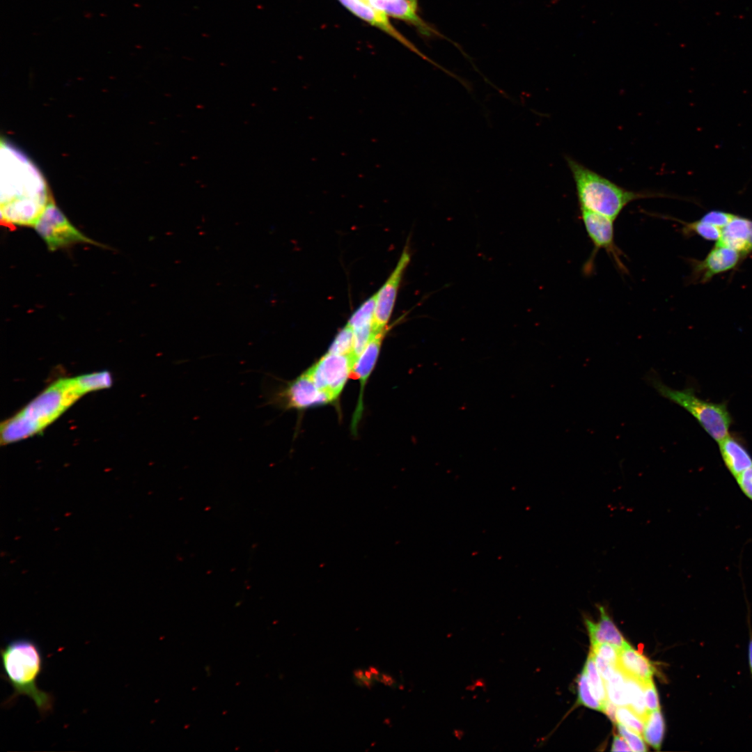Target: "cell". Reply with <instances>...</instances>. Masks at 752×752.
Here are the masks:
<instances>
[{
    "instance_id": "cell-30",
    "label": "cell",
    "mask_w": 752,
    "mask_h": 752,
    "mask_svg": "<svg viewBox=\"0 0 752 752\" xmlns=\"http://www.w3.org/2000/svg\"><path fill=\"white\" fill-rule=\"evenodd\" d=\"M616 724L620 735L625 739L632 751L643 752L647 751L646 746L639 734L620 723Z\"/></svg>"
},
{
    "instance_id": "cell-15",
    "label": "cell",
    "mask_w": 752,
    "mask_h": 752,
    "mask_svg": "<svg viewBox=\"0 0 752 752\" xmlns=\"http://www.w3.org/2000/svg\"><path fill=\"white\" fill-rule=\"evenodd\" d=\"M751 219L735 214L734 218L721 229L720 238L715 244L728 247L739 252L744 259L749 252Z\"/></svg>"
},
{
    "instance_id": "cell-10",
    "label": "cell",
    "mask_w": 752,
    "mask_h": 752,
    "mask_svg": "<svg viewBox=\"0 0 752 752\" xmlns=\"http://www.w3.org/2000/svg\"><path fill=\"white\" fill-rule=\"evenodd\" d=\"M744 260L739 252L728 247L714 244L703 259H689L688 262L691 267L689 283L693 284L708 283L718 274L735 270Z\"/></svg>"
},
{
    "instance_id": "cell-1",
    "label": "cell",
    "mask_w": 752,
    "mask_h": 752,
    "mask_svg": "<svg viewBox=\"0 0 752 752\" xmlns=\"http://www.w3.org/2000/svg\"><path fill=\"white\" fill-rule=\"evenodd\" d=\"M1 219L9 226H33L52 199L45 179L22 152L1 141Z\"/></svg>"
},
{
    "instance_id": "cell-9",
    "label": "cell",
    "mask_w": 752,
    "mask_h": 752,
    "mask_svg": "<svg viewBox=\"0 0 752 752\" xmlns=\"http://www.w3.org/2000/svg\"><path fill=\"white\" fill-rule=\"evenodd\" d=\"M354 363L352 356L327 352L307 372L333 401L342 391Z\"/></svg>"
},
{
    "instance_id": "cell-6",
    "label": "cell",
    "mask_w": 752,
    "mask_h": 752,
    "mask_svg": "<svg viewBox=\"0 0 752 752\" xmlns=\"http://www.w3.org/2000/svg\"><path fill=\"white\" fill-rule=\"evenodd\" d=\"M263 391L265 405L282 409H303L332 401L307 371L284 386L272 387L264 384Z\"/></svg>"
},
{
    "instance_id": "cell-16",
    "label": "cell",
    "mask_w": 752,
    "mask_h": 752,
    "mask_svg": "<svg viewBox=\"0 0 752 752\" xmlns=\"http://www.w3.org/2000/svg\"><path fill=\"white\" fill-rule=\"evenodd\" d=\"M597 607L600 614V619L597 623L588 618L585 619L591 645L606 642L614 645L619 650L625 648L629 643L617 629L605 608L602 605H598Z\"/></svg>"
},
{
    "instance_id": "cell-27",
    "label": "cell",
    "mask_w": 752,
    "mask_h": 752,
    "mask_svg": "<svg viewBox=\"0 0 752 752\" xmlns=\"http://www.w3.org/2000/svg\"><path fill=\"white\" fill-rule=\"evenodd\" d=\"M578 703L587 707L601 711L603 705L592 694L586 672L583 668L578 680Z\"/></svg>"
},
{
    "instance_id": "cell-29",
    "label": "cell",
    "mask_w": 752,
    "mask_h": 752,
    "mask_svg": "<svg viewBox=\"0 0 752 752\" xmlns=\"http://www.w3.org/2000/svg\"><path fill=\"white\" fill-rule=\"evenodd\" d=\"M735 216V214L729 212L712 210L705 213L699 220L722 229Z\"/></svg>"
},
{
    "instance_id": "cell-5",
    "label": "cell",
    "mask_w": 752,
    "mask_h": 752,
    "mask_svg": "<svg viewBox=\"0 0 752 752\" xmlns=\"http://www.w3.org/2000/svg\"><path fill=\"white\" fill-rule=\"evenodd\" d=\"M650 379L660 395L689 412L716 441L719 443L729 434L731 417L725 403L702 400L691 389H673L656 377Z\"/></svg>"
},
{
    "instance_id": "cell-4",
    "label": "cell",
    "mask_w": 752,
    "mask_h": 752,
    "mask_svg": "<svg viewBox=\"0 0 752 752\" xmlns=\"http://www.w3.org/2000/svg\"><path fill=\"white\" fill-rule=\"evenodd\" d=\"M572 173L579 207L585 208L614 220L631 202L649 198L670 197L650 191L625 189L598 173L588 169L570 156H565Z\"/></svg>"
},
{
    "instance_id": "cell-18",
    "label": "cell",
    "mask_w": 752,
    "mask_h": 752,
    "mask_svg": "<svg viewBox=\"0 0 752 752\" xmlns=\"http://www.w3.org/2000/svg\"><path fill=\"white\" fill-rule=\"evenodd\" d=\"M719 444L723 462L734 478L752 467L751 455L735 437L728 434Z\"/></svg>"
},
{
    "instance_id": "cell-19",
    "label": "cell",
    "mask_w": 752,
    "mask_h": 752,
    "mask_svg": "<svg viewBox=\"0 0 752 752\" xmlns=\"http://www.w3.org/2000/svg\"><path fill=\"white\" fill-rule=\"evenodd\" d=\"M665 731V723L659 710L649 712L644 722L643 736L644 739L656 750L661 746Z\"/></svg>"
},
{
    "instance_id": "cell-3",
    "label": "cell",
    "mask_w": 752,
    "mask_h": 752,
    "mask_svg": "<svg viewBox=\"0 0 752 752\" xmlns=\"http://www.w3.org/2000/svg\"><path fill=\"white\" fill-rule=\"evenodd\" d=\"M81 396L73 378L55 382L20 412L1 423V444H11L39 433Z\"/></svg>"
},
{
    "instance_id": "cell-24",
    "label": "cell",
    "mask_w": 752,
    "mask_h": 752,
    "mask_svg": "<svg viewBox=\"0 0 752 752\" xmlns=\"http://www.w3.org/2000/svg\"><path fill=\"white\" fill-rule=\"evenodd\" d=\"M604 684L609 700L616 705H629L624 675L618 668L612 677L604 682Z\"/></svg>"
},
{
    "instance_id": "cell-12",
    "label": "cell",
    "mask_w": 752,
    "mask_h": 752,
    "mask_svg": "<svg viewBox=\"0 0 752 752\" xmlns=\"http://www.w3.org/2000/svg\"><path fill=\"white\" fill-rule=\"evenodd\" d=\"M339 1L344 6H345L347 9H349L352 13H353L359 17L370 23L373 26H375L382 29L386 33H389L391 36L394 37L395 39L398 40L411 50L418 54L424 59L428 61L434 65H436L438 67L439 66V65L431 61L430 58L425 56L399 32H398L396 29H394V27L390 24L386 17L387 15L386 13L372 6L366 0Z\"/></svg>"
},
{
    "instance_id": "cell-8",
    "label": "cell",
    "mask_w": 752,
    "mask_h": 752,
    "mask_svg": "<svg viewBox=\"0 0 752 752\" xmlns=\"http://www.w3.org/2000/svg\"><path fill=\"white\" fill-rule=\"evenodd\" d=\"M580 208V217L588 236L593 244V251L585 264L586 273L591 272L595 257L600 249H604L613 260L620 270L625 272L621 260V251L616 246L614 239V219L602 214Z\"/></svg>"
},
{
    "instance_id": "cell-23",
    "label": "cell",
    "mask_w": 752,
    "mask_h": 752,
    "mask_svg": "<svg viewBox=\"0 0 752 752\" xmlns=\"http://www.w3.org/2000/svg\"><path fill=\"white\" fill-rule=\"evenodd\" d=\"M375 304L376 294L365 301L352 315L347 324L353 331L367 327L373 328Z\"/></svg>"
},
{
    "instance_id": "cell-22",
    "label": "cell",
    "mask_w": 752,
    "mask_h": 752,
    "mask_svg": "<svg viewBox=\"0 0 752 752\" xmlns=\"http://www.w3.org/2000/svg\"><path fill=\"white\" fill-rule=\"evenodd\" d=\"M73 379L81 395L91 391L109 388L112 384L111 375L107 371L85 374Z\"/></svg>"
},
{
    "instance_id": "cell-7",
    "label": "cell",
    "mask_w": 752,
    "mask_h": 752,
    "mask_svg": "<svg viewBox=\"0 0 752 752\" xmlns=\"http://www.w3.org/2000/svg\"><path fill=\"white\" fill-rule=\"evenodd\" d=\"M33 227L52 251L77 243L104 246L76 228L53 199L48 203Z\"/></svg>"
},
{
    "instance_id": "cell-38",
    "label": "cell",
    "mask_w": 752,
    "mask_h": 752,
    "mask_svg": "<svg viewBox=\"0 0 752 752\" xmlns=\"http://www.w3.org/2000/svg\"><path fill=\"white\" fill-rule=\"evenodd\" d=\"M749 252L752 253V219L750 223Z\"/></svg>"
},
{
    "instance_id": "cell-28",
    "label": "cell",
    "mask_w": 752,
    "mask_h": 752,
    "mask_svg": "<svg viewBox=\"0 0 752 752\" xmlns=\"http://www.w3.org/2000/svg\"><path fill=\"white\" fill-rule=\"evenodd\" d=\"M617 723H620L634 732L643 735L644 721L629 707L620 706L616 710Z\"/></svg>"
},
{
    "instance_id": "cell-21",
    "label": "cell",
    "mask_w": 752,
    "mask_h": 752,
    "mask_svg": "<svg viewBox=\"0 0 752 752\" xmlns=\"http://www.w3.org/2000/svg\"><path fill=\"white\" fill-rule=\"evenodd\" d=\"M624 677L628 706L645 722L649 712L645 705L642 684L633 677L624 675Z\"/></svg>"
},
{
    "instance_id": "cell-14",
    "label": "cell",
    "mask_w": 752,
    "mask_h": 752,
    "mask_svg": "<svg viewBox=\"0 0 752 752\" xmlns=\"http://www.w3.org/2000/svg\"><path fill=\"white\" fill-rule=\"evenodd\" d=\"M372 6L388 15L405 20L417 26L423 34L437 33L417 15V0H366Z\"/></svg>"
},
{
    "instance_id": "cell-37",
    "label": "cell",
    "mask_w": 752,
    "mask_h": 752,
    "mask_svg": "<svg viewBox=\"0 0 752 752\" xmlns=\"http://www.w3.org/2000/svg\"><path fill=\"white\" fill-rule=\"evenodd\" d=\"M749 613L750 612H749L747 617V625L749 629L748 661L749 671L752 677V624Z\"/></svg>"
},
{
    "instance_id": "cell-11",
    "label": "cell",
    "mask_w": 752,
    "mask_h": 752,
    "mask_svg": "<svg viewBox=\"0 0 752 752\" xmlns=\"http://www.w3.org/2000/svg\"><path fill=\"white\" fill-rule=\"evenodd\" d=\"M411 254L405 246L400 259L382 287L376 293V304L373 319V331L385 329L391 315L402 276L409 264Z\"/></svg>"
},
{
    "instance_id": "cell-32",
    "label": "cell",
    "mask_w": 752,
    "mask_h": 752,
    "mask_svg": "<svg viewBox=\"0 0 752 752\" xmlns=\"http://www.w3.org/2000/svg\"><path fill=\"white\" fill-rule=\"evenodd\" d=\"M641 682L643 689L645 705L648 712L659 710L658 695L652 679Z\"/></svg>"
},
{
    "instance_id": "cell-17",
    "label": "cell",
    "mask_w": 752,
    "mask_h": 752,
    "mask_svg": "<svg viewBox=\"0 0 752 752\" xmlns=\"http://www.w3.org/2000/svg\"><path fill=\"white\" fill-rule=\"evenodd\" d=\"M618 668L624 675L641 682L652 679L655 672L652 662L629 644L619 650Z\"/></svg>"
},
{
    "instance_id": "cell-34",
    "label": "cell",
    "mask_w": 752,
    "mask_h": 752,
    "mask_svg": "<svg viewBox=\"0 0 752 752\" xmlns=\"http://www.w3.org/2000/svg\"><path fill=\"white\" fill-rule=\"evenodd\" d=\"M593 655L597 668L600 675L604 679V682L609 680L615 673L618 667L613 666L607 661L594 653Z\"/></svg>"
},
{
    "instance_id": "cell-31",
    "label": "cell",
    "mask_w": 752,
    "mask_h": 752,
    "mask_svg": "<svg viewBox=\"0 0 752 752\" xmlns=\"http://www.w3.org/2000/svg\"><path fill=\"white\" fill-rule=\"evenodd\" d=\"M591 651L613 666L618 667L619 650L614 645L606 642L600 643L591 645Z\"/></svg>"
},
{
    "instance_id": "cell-25",
    "label": "cell",
    "mask_w": 752,
    "mask_h": 752,
    "mask_svg": "<svg viewBox=\"0 0 752 752\" xmlns=\"http://www.w3.org/2000/svg\"><path fill=\"white\" fill-rule=\"evenodd\" d=\"M583 668L586 672L589 687L592 694L603 705L608 699L604 681H603L604 680L600 677L592 651L588 655Z\"/></svg>"
},
{
    "instance_id": "cell-20",
    "label": "cell",
    "mask_w": 752,
    "mask_h": 752,
    "mask_svg": "<svg viewBox=\"0 0 752 752\" xmlns=\"http://www.w3.org/2000/svg\"><path fill=\"white\" fill-rule=\"evenodd\" d=\"M668 219L679 222L681 225V233L686 237L698 235L707 241L717 242L721 234V229L714 226L702 222L699 219L694 221H684L671 217H666Z\"/></svg>"
},
{
    "instance_id": "cell-33",
    "label": "cell",
    "mask_w": 752,
    "mask_h": 752,
    "mask_svg": "<svg viewBox=\"0 0 752 752\" xmlns=\"http://www.w3.org/2000/svg\"><path fill=\"white\" fill-rule=\"evenodd\" d=\"M744 494L752 501V467L735 478Z\"/></svg>"
},
{
    "instance_id": "cell-26",
    "label": "cell",
    "mask_w": 752,
    "mask_h": 752,
    "mask_svg": "<svg viewBox=\"0 0 752 752\" xmlns=\"http://www.w3.org/2000/svg\"><path fill=\"white\" fill-rule=\"evenodd\" d=\"M354 351V332L352 327L347 324L334 338V341L329 348L328 352L338 354L352 356ZM355 360V359H354ZM356 361V360H355Z\"/></svg>"
},
{
    "instance_id": "cell-35",
    "label": "cell",
    "mask_w": 752,
    "mask_h": 752,
    "mask_svg": "<svg viewBox=\"0 0 752 752\" xmlns=\"http://www.w3.org/2000/svg\"><path fill=\"white\" fill-rule=\"evenodd\" d=\"M617 707L616 704L607 699L603 704L602 712L606 714L609 719L613 723H617L616 719Z\"/></svg>"
},
{
    "instance_id": "cell-13",
    "label": "cell",
    "mask_w": 752,
    "mask_h": 752,
    "mask_svg": "<svg viewBox=\"0 0 752 752\" xmlns=\"http://www.w3.org/2000/svg\"><path fill=\"white\" fill-rule=\"evenodd\" d=\"M385 333V329L378 331H373L367 345L357 358L351 373L356 379L360 381L361 384L360 398L352 422V425L355 427L362 412V391L377 361Z\"/></svg>"
},
{
    "instance_id": "cell-36",
    "label": "cell",
    "mask_w": 752,
    "mask_h": 752,
    "mask_svg": "<svg viewBox=\"0 0 752 752\" xmlns=\"http://www.w3.org/2000/svg\"><path fill=\"white\" fill-rule=\"evenodd\" d=\"M613 751H632L625 739L618 735H615L611 747Z\"/></svg>"
},
{
    "instance_id": "cell-2",
    "label": "cell",
    "mask_w": 752,
    "mask_h": 752,
    "mask_svg": "<svg viewBox=\"0 0 752 752\" xmlns=\"http://www.w3.org/2000/svg\"><path fill=\"white\" fill-rule=\"evenodd\" d=\"M3 678L12 686L13 692L4 702L10 706L19 696H26L45 716L53 710L52 694L38 687L37 680L43 669L42 652L33 640L17 638L10 641L0 651Z\"/></svg>"
}]
</instances>
